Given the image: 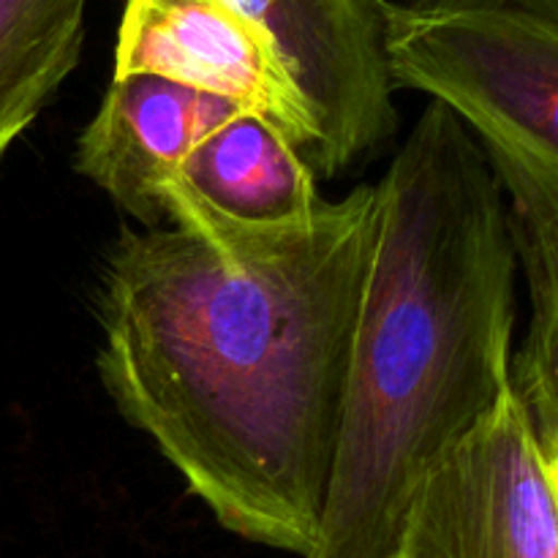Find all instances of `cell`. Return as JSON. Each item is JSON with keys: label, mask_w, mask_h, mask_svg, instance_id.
<instances>
[{"label": "cell", "mask_w": 558, "mask_h": 558, "mask_svg": "<svg viewBox=\"0 0 558 558\" xmlns=\"http://www.w3.org/2000/svg\"><path fill=\"white\" fill-rule=\"evenodd\" d=\"M376 185L303 229L210 248L131 229L98 278V376L227 532L305 558L341 428Z\"/></svg>", "instance_id": "cell-1"}, {"label": "cell", "mask_w": 558, "mask_h": 558, "mask_svg": "<svg viewBox=\"0 0 558 558\" xmlns=\"http://www.w3.org/2000/svg\"><path fill=\"white\" fill-rule=\"evenodd\" d=\"M161 76L270 120L298 150L314 145L308 104L270 38L223 0H125L114 76Z\"/></svg>", "instance_id": "cell-6"}, {"label": "cell", "mask_w": 558, "mask_h": 558, "mask_svg": "<svg viewBox=\"0 0 558 558\" xmlns=\"http://www.w3.org/2000/svg\"><path fill=\"white\" fill-rule=\"evenodd\" d=\"M238 112L245 109L161 76H114L76 142L74 167L142 229H158L167 221L163 189L174 167Z\"/></svg>", "instance_id": "cell-8"}, {"label": "cell", "mask_w": 558, "mask_h": 558, "mask_svg": "<svg viewBox=\"0 0 558 558\" xmlns=\"http://www.w3.org/2000/svg\"><path fill=\"white\" fill-rule=\"evenodd\" d=\"M272 41L308 104L314 145L305 163L336 178L392 140L398 112L387 69L390 0H223Z\"/></svg>", "instance_id": "cell-5"}, {"label": "cell", "mask_w": 558, "mask_h": 558, "mask_svg": "<svg viewBox=\"0 0 558 558\" xmlns=\"http://www.w3.org/2000/svg\"><path fill=\"white\" fill-rule=\"evenodd\" d=\"M385 49L392 87L428 93L483 147L518 270L558 276V0L387 3Z\"/></svg>", "instance_id": "cell-3"}, {"label": "cell", "mask_w": 558, "mask_h": 558, "mask_svg": "<svg viewBox=\"0 0 558 558\" xmlns=\"http://www.w3.org/2000/svg\"><path fill=\"white\" fill-rule=\"evenodd\" d=\"M558 456L515 390L420 483L392 558H558Z\"/></svg>", "instance_id": "cell-4"}, {"label": "cell", "mask_w": 558, "mask_h": 558, "mask_svg": "<svg viewBox=\"0 0 558 558\" xmlns=\"http://www.w3.org/2000/svg\"><path fill=\"white\" fill-rule=\"evenodd\" d=\"M330 490L305 558H392L430 469L512 379L518 259L466 125L430 104L381 183Z\"/></svg>", "instance_id": "cell-2"}, {"label": "cell", "mask_w": 558, "mask_h": 558, "mask_svg": "<svg viewBox=\"0 0 558 558\" xmlns=\"http://www.w3.org/2000/svg\"><path fill=\"white\" fill-rule=\"evenodd\" d=\"M87 0H0V161L76 69Z\"/></svg>", "instance_id": "cell-9"}, {"label": "cell", "mask_w": 558, "mask_h": 558, "mask_svg": "<svg viewBox=\"0 0 558 558\" xmlns=\"http://www.w3.org/2000/svg\"><path fill=\"white\" fill-rule=\"evenodd\" d=\"M163 202L172 227L210 248H232L303 229L322 196L298 145L245 109L185 153Z\"/></svg>", "instance_id": "cell-7"}]
</instances>
